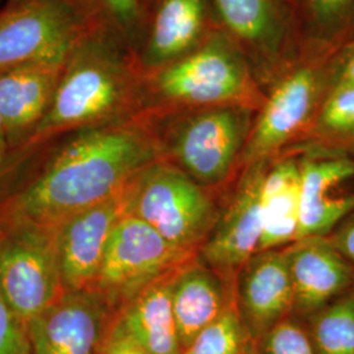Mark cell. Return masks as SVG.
Instances as JSON below:
<instances>
[{
	"instance_id": "obj_1",
	"label": "cell",
	"mask_w": 354,
	"mask_h": 354,
	"mask_svg": "<svg viewBox=\"0 0 354 354\" xmlns=\"http://www.w3.org/2000/svg\"><path fill=\"white\" fill-rule=\"evenodd\" d=\"M64 137L19 197L20 221L55 227L71 215L112 198L145 167L162 158L155 134L134 120Z\"/></svg>"
},
{
	"instance_id": "obj_2",
	"label": "cell",
	"mask_w": 354,
	"mask_h": 354,
	"mask_svg": "<svg viewBox=\"0 0 354 354\" xmlns=\"http://www.w3.org/2000/svg\"><path fill=\"white\" fill-rule=\"evenodd\" d=\"M120 39L86 29L66 57L50 109L26 146H39L89 127L130 121L138 82L120 55Z\"/></svg>"
},
{
	"instance_id": "obj_3",
	"label": "cell",
	"mask_w": 354,
	"mask_h": 354,
	"mask_svg": "<svg viewBox=\"0 0 354 354\" xmlns=\"http://www.w3.org/2000/svg\"><path fill=\"white\" fill-rule=\"evenodd\" d=\"M216 192L160 158L125 187V214L149 225L180 251L197 256L222 209Z\"/></svg>"
},
{
	"instance_id": "obj_4",
	"label": "cell",
	"mask_w": 354,
	"mask_h": 354,
	"mask_svg": "<svg viewBox=\"0 0 354 354\" xmlns=\"http://www.w3.org/2000/svg\"><path fill=\"white\" fill-rule=\"evenodd\" d=\"M250 133L248 108L210 106L176 124L160 152L200 185L221 190L239 167Z\"/></svg>"
},
{
	"instance_id": "obj_5",
	"label": "cell",
	"mask_w": 354,
	"mask_h": 354,
	"mask_svg": "<svg viewBox=\"0 0 354 354\" xmlns=\"http://www.w3.org/2000/svg\"><path fill=\"white\" fill-rule=\"evenodd\" d=\"M196 254L183 252L138 218L124 214L109 236L93 283L114 313L152 283L174 274Z\"/></svg>"
},
{
	"instance_id": "obj_6",
	"label": "cell",
	"mask_w": 354,
	"mask_h": 354,
	"mask_svg": "<svg viewBox=\"0 0 354 354\" xmlns=\"http://www.w3.org/2000/svg\"><path fill=\"white\" fill-rule=\"evenodd\" d=\"M0 291L26 326L64 294L54 227L20 221L0 239Z\"/></svg>"
},
{
	"instance_id": "obj_7",
	"label": "cell",
	"mask_w": 354,
	"mask_h": 354,
	"mask_svg": "<svg viewBox=\"0 0 354 354\" xmlns=\"http://www.w3.org/2000/svg\"><path fill=\"white\" fill-rule=\"evenodd\" d=\"M84 30L64 0H7L0 8V71L64 61Z\"/></svg>"
},
{
	"instance_id": "obj_8",
	"label": "cell",
	"mask_w": 354,
	"mask_h": 354,
	"mask_svg": "<svg viewBox=\"0 0 354 354\" xmlns=\"http://www.w3.org/2000/svg\"><path fill=\"white\" fill-rule=\"evenodd\" d=\"M114 310L95 289L64 291L28 324L32 354H100Z\"/></svg>"
},
{
	"instance_id": "obj_9",
	"label": "cell",
	"mask_w": 354,
	"mask_h": 354,
	"mask_svg": "<svg viewBox=\"0 0 354 354\" xmlns=\"http://www.w3.org/2000/svg\"><path fill=\"white\" fill-rule=\"evenodd\" d=\"M151 89L167 102L244 108L256 102L241 64L226 51L215 48L162 67L152 75Z\"/></svg>"
},
{
	"instance_id": "obj_10",
	"label": "cell",
	"mask_w": 354,
	"mask_h": 354,
	"mask_svg": "<svg viewBox=\"0 0 354 354\" xmlns=\"http://www.w3.org/2000/svg\"><path fill=\"white\" fill-rule=\"evenodd\" d=\"M266 163L244 168L230 200L221 209L198 260L222 276L236 279L243 266L257 253L263 232L261 185Z\"/></svg>"
},
{
	"instance_id": "obj_11",
	"label": "cell",
	"mask_w": 354,
	"mask_h": 354,
	"mask_svg": "<svg viewBox=\"0 0 354 354\" xmlns=\"http://www.w3.org/2000/svg\"><path fill=\"white\" fill-rule=\"evenodd\" d=\"M124 214L121 190L112 198L71 215L54 227L64 291L93 288L109 236Z\"/></svg>"
},
{
	"instance_id": "obj_12",
	"label": "cell",
	"mask_w": 354,
	"mask_h": 354,
	"mask_svg": "<svg viewBox=\"0 0 354 354\" xmlns=\"http://www.w3.org/2000/svg\"><path fill=\"white\" fill-rule=\"evenodd\" d=\"M235 297L252 342L291 317L294 289L285 248L256 253L236 276Z\"/></svg>"
},
{
	"instance_id": "obj_13",
	"label": "cell",
	"mask_w": 354,
	"mask_h": 354,
	"mask_svg": "<svg viewBox=\"0 0 354 354\" xmlns=\"http://www.w3.org/2000/svg\"><path fill=\"white\" fill-rule=\"evenodd\" d=\"M64 61H41L0 71V115L10 149L26 146L49 112Z\"/></svg>"
},
{
	"instance_id": "obj_14",
	"label": "cell",
	"mask_w": 354,
	"mask_h": 354,
	"mask_svg": "<svg viewBox=\"0 0 354 354\" xmlns=\"http://www.w3.org/2000/svg\"><path fill=\"white\" fill-rule=\"evenodd\" d=\"M315 77L301 70L285 79L263 105L241 156L239 167L266 163L306 127L314 108Z\"/></svg>"
},
{
	"instance_id": "obj_15",
	"label": "cell",
	"mask_w": 354,
	"mask_h": 354,
	"mask_svg": "<svg viewBox=\"0 0 354 354\" xmlns=\"http://www.w3.org/2000/svg\"><path fill=\"white\" fill-rule=\"evenodd\" d=\"M294 289L292 317L306 319L346 290L353 270L327 236H308L285 247Z\"/></svg>"
},
{
	"instance_id": "obj_16",
	"label": "cell",
	"mask_w": 354,
	"mask_h": 354,
	"mask_svg": "<svg viewBox=\"0 0 354 354\" xmlns=\"http://www.w3.org/2000/svg\"><path fill=\"white\" fill-rule=\"evenodd\" d=\"M235 301V279L222 276L198 257L181 266L172 279V304L181 349Z\"/></svg>"
},
{
	"instance_id": "obj_17",
	"label": "cell",
	"mask_w": 354,
	"mask_h": 354,
	"mask_svg": "<svg viewBox=\"0 0 354 354\" xmlns=\"http://www.w3.org/2000/svg\"><path fill=\"white\" fill-rule=\"evenodd\" d=\"M301 222L298 239L328 236L354 212V193L335 194L344 181L354 177V162L348 158L302 159Z\"/></svg>"
},
{
	"instance_id": "obj_18",
	"label": "cell",
	"mask_w": 354,
	"mask_h": 354,
	"mask_svg": "<svg viewBox=\"0 0 354 354\" xmlns=\"http://www.w3.org/2000/svg\"><path fill=\"white\" fill-rule=\"evenodd\" d=\"M175 273L140 291L114 314L117 326L147 354H181L183 351L172 304Z\"/></svg>"
},
{
	"instance_id": "obj_19",
	"label": "cell",
	"mask_w": 354,
	"mask_h": 354,
	"mask_svg": "<svg viewBox=\"0 0 354 354\" xmlns=\"http://www.w3.org/2000/svg\"><path fill=\"white\" fill-rule=\"evenodd\" d=\"M301 192V160L286 158L266 167L261 185L263 232L257 252L281 250L298 241Z\"/></svg>"
},
{
	"instance_id": "obj_20",
	"label": "cell",
	"mask_w": 354,
	"mask_h": 354,
	"mask_svg": "<svg viewBox=\"0 0 354 354\" xmlns=\"http://www.w3.org/2000/svg\"><path fill=\"white\" fill-rule=\"evenodd\" d=\"M203 24V0H160L153 16L142 64L160 70L188 49Z\"/></svg>"
},
{
	"instance_id": "obj_21",
	"label": "cell",
	"mask_w": 354,
	"mask_h": 354,
	"mask_svg": "<svg viewBox=\"0 0 354 354\" xmlns=\"http://www.w3.org/2000/svg\"><path fill=\"white\" fill-rule=\"evenodd\" d=\"M86 29L133 42L143 23L142 0H64Z\"/></svg>"
},
{
	"instance_id": "obj_22",
	"label": "cell",
	"mask_w": 354,
	"mask_h": 354,
	"mask_svg": "<svg viewBox=\"0 0 354 354\" xmlns=\"http://www.w3.org/2000/svg\"><path fill=\"white\" fill-rule=\"evenodd\" d=\"M317 354H354V297H344L306 317Z\"/></svg>"
},
{
	"instance_id": "obj_23",
	"label": "cell",
	"mask_w": 354,
	"mask_h": 354,
	"mask_svg": "<svg viewBox=\"0 0 354 354\" xmlns=\"http://www.w3.org/2000/svg\"><path fill=\"white\" fill-rule=\"evenodd\" d=\"M251 351L252 340L235 301L223 315L197 333L181 354H251Z\"/></svg>"
},
{
	"instance_id": "obj_24",
	"label": "cell",
	"mask_w": 354,
	"mask_h": 354,
	"mask_svg": "<svg viewBox=\"0 0 354 354\" xmlns=\"http://www.w3.org/2000/svg\"><path fill=\"white\" fill-rule=\"evenodd\" d=\"M251 354H317L299 317H286L252 342Z\"/></svg>"
},
{
	"instance_id": "obj_25",
	"label": "cell",
	"mask_w": 354,
	"mask_h": 354,
	"mask_svg": "<svg viewBox=\"0 0 354 354\" xmlns=\"http://www.w3.org/2000/svg\"><path fill=\"white\" fill-rule=\"evenodd\" d=\"M226 24L241 37H260L268 24V0H216Z\"/></svg>"
},
{
	"instance_id": "obj_26",
	"label": "cell",
	"mask_w": 354,
	"mask_h": 354,
	"mask_svg": "<svg viewBox=\"0 0 354 354\" xmlns=\"http://www.w3.org/2000/svg\"><path fill=\"white\" fill-rule=\"evenodd\" d=\"M317 129L326 137L354 136V86L336 87L329 95L319 113Z\"/></svg>"
},
{
	"instance_id": "obj_27",
	"label": "cell",
	"mask_w": 354,
	"mask_h": 354,
	"mask_svg": "<svg viewBox=\"0 0 354 354\" xmlns=\"http://www.w3.org/2000/svg\"><path fill=\"white\" fill-rule=\"evenodd\" d=\"M0 354H32L26 326L0 291Z\"/></svg>"
},
{
	"instance_id": "obj_28",
	"label": "cell",
	"mask_w": 354,
	"mask_h": 354,
	"mask_svg": "<svg viewBox=\"0 0 354 354\" xmlns=\"http://www.w3.org/2000/svg\"><path fill=\"white\" fill-rule=\"evenodd\" d=\"M100 354H147L133 342L127 333L112 322Z\"/></svg>"
},
{
	"instance_id": "obj_29",
	"label": "cell",
	"mask_w": 354,
	"mask_h": 354,
	"mask_svg": "<svg viewBox=\"0 0 354 354\" xmlns=\"http://www.w3.org/2000/svg\"><path fill=\"white\" fill-rule=\"evenodd\" d=\"M327 238L344 259L354 263V216Z\"/></svg>"
},
{
	"instance_id": "obj_30",
	"label": "cell",
	"mask_w": 354,
	"mask_h": 354,
	"mask_svg": "<svg viewBox=\"0 0 354 354\" xmlns=\"http://www.w3.org/2000/svg\"><path fill=\"white\" fill-rule=\"evenodd\" d=\"M37 149L38 146H23L19 149H8L6 151H0V178L6 176L15 165L21 163Z\"/></svg>"
},
{
	"instance_id": "obj_31",
	"label": "cell",
	"mask_w": 354,
	"mask_h": 354,
	"mask_svg": "<svg viewBox=\"0 0 354 354\" xmlns=\"http://www.w3.org/2000/svg\"><path fill=\"white\" fill-rule=\"evenodd\" d=\"M349 0H314L317 10L323 13L336 12L339 8L344 7Z\"/></svg>"
},
{
	"instance_id": "obj_32",
	"label": "cell",
	"mask_w": 354,
	"mask_h": 354,
	"mask_svg": "<svg viewBox=\"0 0 354 354\" xmlns=\"http://www.w3.org/2000/svg\"><path fill=\"white\" fill-rule=\"evenodd\" d=\"M349 86H354V55L344 67L336 87H349Z\"/></svg>"
},
{
	"instance_id": "obj_33",
	"label": "cell",
	"mask_w": 354,
	"mask_h": 354,
	"mask_svg": "<svg viewBox=\"0 0 354 354\" xmlns=\"http://www.w3.org/2000/svg\"><path fill=\"white\" fill-rule=\"evenodd\" d=\"M8 143H7V138H6V130H4V124L0 115V151H6L8 150Z\"/></svg>"
},
{
	"instance_id": "obj_34",
	"label": "cell",
	"mask_w": 354,
	"mask_h": 354,
	"mask_svg": "<svg viewBox=\"0 0 354 354\" xmlns=\"http://www.w3.org/2000/svg\"><path fill=\"white\" fill-rule=\"evenodd\" d=\"M142 4H143V0H142Z\"/></svg>"
}]
</instances>
